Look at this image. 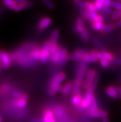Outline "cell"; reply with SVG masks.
Here are the masks:
<instances>
[{
	"label": "cell",
	"mask_w": 121,
	"mask_h": 122,
	"mask_svg": "<svg viewBox=\"0 0 121 122\" xmlns=\"http://www.w3.org/2000/svg\"><path fill=\"white\" fill-rule=\"evenodd\" d=\"M102 11L104 12V14H107V15H112L113 13V9L111 7H108V6H103Z\"/></svg>",
	"instance_id": "cell-34"
},
{
	"label": "cell",
	"mask_w": 121,
	"mask_h": 122,
	"mask_svg": "<svg viewBox=\"0 0 121 122\" xmlns=\"http://www.w3.org/2000/svg\"><path fill=\"white\" fill-rule=\"evenodd\" d=\"M95 95L94 92H92L90 90H87L85 94L83 95V100L82 101L80 105L77 108L80 111H85L87 110L89 108L91 101L93 97V96Z\"/></svg>",
	"instance_id": "cell-4"
},
{
	"label": "cell",
	"mask_w": 121,
	"mask_h": 122,
	"mask_svg": "<svg viewBox=\"0 0 121 122\" xmlns=\"http://www.w3.org/2000/svg\"><path fill=\"white\" fill-rule=\"evenodd\" d=\"M83 56L78 55L76 53H73L72 54H70L69 55V59L70 61H73L79 62L82 61Z\"/></svg>",
	"instance_id": "cell-26"
},
{
	"label": "cell",
	"mask_w": 121,
	"mask_h": 122,
	"mask_svg": "<svg viewBox=\"0 0 121 122\" xmlns=\"http://www.w3.org/2000/svg\"><path fill=\"white\" fill-rule=\"evenodd\" d=\"M79 36H80V38L83 42H87L89 40V38H90V35H89V32L87 29L85 28L84 30L79 34Z\"/></svg>",
	"instance_id": "cell-23"
},
{
	"label": "cell",
	"mask_w": 121,
	"mask_h": 122,
	"mask_svg": "<svg viewBox=\"0 0 121 122\" xmlns=\"http://www.w3.org/2000/svg\"><path fill=\"white\" fill-rule=\"evenodd\" d=\"M118 98H119V99H121V94H119Z\"/></svg>",
	"instance_id": "cell-55"
},
{
	"label": "cell",
	"mask_w": 121,
	"mask_h": 122,
	"mask_svg": "<svg viewBox=\"0 0 121 122\" xmlns=\"http://www.w3.org/2000/svg\"><path fill=\"white\" fill-rule=\"evenodd\" d=\"M114 87L115 89V90L116 91V92L118 93V94H121V87H118V86H114Z\"/></svg>",
	"instance_id": "cell-51"
},
{
	"label": "cell",
	"mask_w": 121,
	"mask_h": 122,
	"mask_svg": "<svg viewBox=\"0 0 121 122\" xmlns=\"http://www.w3.org/2000/svg\"><path fill=\"white\" fill-rule=\"evenodd\" d=\"M86 113L89 117L93 118H104L108 116V112L107 111L103 110H97L95 112H86Z\"/></svg>",
	"instance_id": "cell-8"
},
{
	"label": "cell",
	"mask_w": 121,
	"mask_h": 122,
	"mask_svg": "<svg viewBox=\"0 0 121 122\" xmlns=\"http://www.w3.org/2000/svg\"><path fill=\"white\" fill-rule=\"evenodd\" d=\"M72 81H68V82H66L64 85V86H63V94H64L66 96H68V95L71 94V92H72Z\"/></svg>",
	"instance_id": "cell-21"
},
{
	"label": "cell",
	"mask_w": 121,
	"mask_h": 122,
	"mask_svg": "<svg viewBox=\"0 0 121 122\" xmlns=\"http://www.w3.org/2000/svg\"><path fill=\"white\" fill-rule=\"evenodd\" d=\"M69 52H68V50L62 47L56 53L51 55L49 62L53 65H56L58 62L62 60L63 59L69 56Z\"/></svg>",
	"instance_id": "cell-3"
},
{
	"label": "cell",
	"mask_w": 121,
	"mask_h": 122,
	"mask_svg": "<svg viewBox=\"0 0 121 122\" xmlns=\"http://www.w3.org/2000/svg\"><path fill=\"white\" fill-rule=\"evenodd\" d=\"M105 93H106V96L111 99H115L118 98V93L115 90V89L114 87V86L107 87L105 89Z\"/></svg>",
	"instance_id": "cell-15"
},
{
	"label": "cell",
	"mask_w": 121,
	"mask_h": 122,
	"mask_svg": "<svg viewBox=\"0 0 121 122\" xmlns=\"http://www.w3.org/2000/svg\"><path fill=\"white\" fill-rule=\"evenodd\" d=\"M3 70H4V69H3V63H2L1 61V60H0V73L1 72H2V71Z\"/></svg>",
	"instance_id": "cell-52"
},
{
	"label": "cell",
	"mask_w": 121,
	"mask_h": 122,
	"mask_svg": "<svg viewBox=\"0 0 121 122\" xmlns=\"http://www.w3.org/2000/svg\"><path fill=\"white\" fill-rule=\"evenodd\" d=\"M120 20H121V18H120Z\"/></svg>",
	"instance_id": "cell-59"
},
{
	"label": "cell",
	"mask_w": 121,
	"mask_h": 122,
	"mask_svg": "<svg viewBox=\"0 0 121 122\" xmlns=\"http://www.w3.org/2000/svg\"><path fill=\"white\" fill-rule=\"evenodd\" d=\"M1 50H0V52H1Z\"/></svg>",
	"instance_id": "cell-60"
},
{
	"label": "cell",
	"mask_w": 121,
	"mask_h": 122,
	"mask_svg": "<svg viewBox=\"0 0 121 122\" xmlns=\"http://www.w3.org/2000/svg\"><path fill=\"white\" fill-rule=\"evenodd\" d=\"M23 9H25L24 5H17L15 8L14 9V11H15V12H20V11H22Z\"/></svg>",
	"instance_id": "cell-44"
},
{
	"label": "cell",
	"mask_w": 121,
	"mask_h": 122,
	"mask_svg": "<svg viewBox=\"0 0 121 122\" xmlns=\"http://www.w3.org/2000/svg\"><path fill=\"white\" fill-rule=\"evenodd\" d=\"M101 122H109V119L107 118V117H106V118H103V119H102Z\"/></svg>",
	"instance_id": "cell-53"
},
{
	"label": "cell",
	"mask_w": 121,
	"mask_h": 122,
	"mask_svg": "<svg viewBox=\"0 0 121 122\" xmlns=\"http://www.w3.org/2000/svg\"><path fill=\"white\" fill-rule=\"evenodd\" d=\"M92 42H93L94 45L97 46V48H100V49H103V45L101 42V41L98 39L96 38V37H93L92 39Z\"/></svg>",
	"instance_id": "cell-32"
},
{
	"label": "cell",
	"mask_w": 121,
	"mask_h": 122,
	"mask_svg": "<svg viewBox=\"0 0 121 122\" xmlns=\"http://www.w3.org/2000/svg\"><path fill=\"white\" fill-rule=\"evenodd\" d=\"M24 8H25V9H29V8H32V7L33 6V5H34V4H33L32 1H27L25 3V4H24Z\"/></svg>",
	"instance_id": "cell-46"
},
{
	"label": "cell",
	"mask_w": 121,
	"mask_h": 122,
	"mask_svg": "<svg viewBox=\"0 0 121 122\" xmlns=\"http://www.w3.org/2000/svg\"><path fill=\"white\" fill-rule=\"evenodd\" d=\"M94 4H95V8H96L97 12H100V11H102L103 7V0H97V1H95Z\"/></svg>",
	"instance_id": "cell-31"
},
{
	"label": "cell",
	"mask_w": 121,
	"mask_h": 122,
	"mask_svg": "<svg viewBox=\"0 0 121 122\" xmlns=\"http://www.w3.org/2000/svg\"><path fill=\"white\" fill-rule=\"evenodd\" d=\"M95 1H97V0H95Z\"/></svg>",
	"instance_id": "cell-62"
},
{
	"label": "cell",
	"mask_w": 121,
	"mask_h": 122,
	"mask_svg": "<svg viewBox=\"0 0 121 122\" xmlns=\"http://www.w3.org/2000/svg\"><path fill=\"white\" fill-rule=\"evenodd\" d=\"M89 53L98 60H106L111 62H114L116 60V56L112 53L106 51H98L95 50H92Z\"/></svg>",
	"instance_id": "cell-2"
},
{
	"label": "cell",
	"mask_w": 121,
	"mask_h": 122,
	"mask_svg": "<svg viewBox=\"0 0 121 122\" xmlns=\"http://www.w3.org/2000/svg\"><path fill=\"white\" fill-rule=\"evenodd\" d=\"M52 23V19L50 17H43L39 21L37 28L39 30H44L49 27Z\"/></svg>",
	"instance_id": "cell-10"
},
{
	"label": "cell",
	"mask_w": 121,
	"mask_h": 122,
	"mask_svg": "<svg viewBox=\"0 0 121 122\" xmlns=\"http://www.w3.org/2000/svg\"><path fill=\"white\" fill-rule=\"evenodd\" d=\"M98 110H99V108H98V103H97V98H96L95 95H94L92 99V101H91L90 104L88 109L87 111L95 112Z\"/></svg>",
	"instance_id": "cell-19"
},
{
	"label": "cell",
	"mask_w": 121,
	"mask_h": 122,
	"mask_svg": "<svg viewBox=\"0 0 121 122\" xmlns=\"http://www.w3.org/2000/svg\"><path fill=\"white\" fill-rule=\"evenodd\" d=\"M98 72L97 70L94 69H89L88 71H87V75H86L85 79L84 82L82 86V87L84 89L88 90L90 87L92 82L93 81L95 77L98 74Z\"/></svg>",
	"instance_id": "cell-5"
},
{
	"label": "cell",
	"mask_w": 121,
	"mask_h": 122,
	"mask_svg": "<svg viewBox=\"0 0 121 122\" xmlns=\"http://www.w3.org/2000/svg\"><path fill=\"white\" fill-rule=\"evenodd\" d=\"M41 1L43 2L44 5H46L49 9H53L54 8V3H53L51 0H41Z\"/></svg>",
	"instance_id": "cell-36"
},
{
	"label": "cell",
	"mask_w": 121,
	"mask_h": 122,
	"mask_svg": "<svg viewBox=\"0 0 121 122\" xmlns=\"http://www.w3.org/2000/svg\"><path fill=\"white\" fill-rule=\"evenodd\" d=\"M41 56H40V63L42 65H45L50 61V52L48 50H43L41 48Z\"/></svg>",
	"instance_id": "cell-13"
},
{
	"label": "cell",
	"mask_w": 121,
	"mask_h": 122,
	"mask_svg": "<svg viewBox=\"0 0 121 122\" xmlns=\"http://www.w3.org/2000/svg\"><path fill=\"white\" fill-rule=\"evenodd\" d=\"M119 1H121V0H119Z\"/></svg>",
	"instance_id": "cell-61"
},
{
	"label": "cell",
	"mask_w": 121,
	"mask_h": 122,
	"mask_svg": "<svg viewBox=\"0 0 121 122\" xmlns=\"http://www.w3.org/2000/svg\"><path fill=\"white\" fill-rule=\"evenodd\" d=\"M77 25H79V26H85V24H84V20H83L81 17H78V18L76 19V24Z\"/></svg>",
	"instance_id": "cell-42"
},
{
	"label": "cell",
	"mask_w": 121,
	"mask_h": 122,
	"mask_svg": "<svg viewBox=\"0 0 121 122\" xmlns=\"http://www.w3.org/2000/svg\"><path fill=\"white\" fill-rule=\"evenodd\" d=\"M41 47L33 50L29 52V55L32 60L37 62L40 61V56H41Z\"/></svg>",
	"instance_id": "cell-14"
},
{
	"label": "cell",
	"mask_w": 121,
	"mask_h": 122,
	"mask_svg": "<svg viewBox=\"0 0 121 122\" xmlns=\"http://www.w3.org/2000/svg\"><path fill=\"white\" fill-rule=\"evenodd\" d=\"M3 2L5 6H7L9 9L11 10H14L17 5L15 3V0H3Z\"/></svg>",
	"instance_id": "cell-25"
},
{
	"label": "cell",
	"mask_w": 121,
	"mask_h": 122,
	"mask_svg": "<svg viewBox=\"0 0 121 122\" xmlns=\"http://www.w3.org/2000/svg\"><path fill=\"white\" fill-rule=\"evenodd\" d=\"M0 60L3 63L4 70H8L12 64L11 57L9 53L5 50H1L0 52Z\"/></svg>",
	"instance_id": "cell-7"
},
{
	"label": "cell",
	"mask_w": 121,
	"mask_h": 122,
	"mask_svg": "<svg viewBox=\"0 0 121 122\" xmlns=\"http://www.w3.org/2000/svg\"><path fill=\"white\" fill-rule=\"evenodd\" d=\"M60 36V31L58 29H54L53 31L50 36L49 42L51 44H56L58 43L59 37Z\"/></svg>",
	"instance_id": "cell-18"
},
{
	"label": "cell",
	"mask_w": 121,
	"mask_h": 122,
	"mask_svg": "<svg viewBox=\"0 0 121 122\" xmlns=\"http://www.w3.org/2000/svg\"><path fill=\"white\" fill-rule=\"evenodd\" d=\"M88 64L82 61L77 62L75 69V78L74 79L76 83L80 87H82L86 75L88 71Z\"/></svg>",
	"instance_id": "cell-1"
},
{
	"label": "cell",
	"mask_w": 121,
	"mask_h": 122,
	"mask_svg": "<svg viewBox=\"0 0 121 122\" xmlns=\"http://www.w3.org/2000/svg\"><path fill=\"white\" fill-rule=\"evenodd\" d=\"M100 79V74H99V73H98L97 76H96V77H95V79H94L93 82H92L90 87L89 89L88 90H90V91H91L92 92L95 91V89H97V86H98V82H99Z\"/></svg>",
	"instance_id": "cell-24"
},
{
	"label": "cell",
	"mask_w": 121,
	"mask_h": 122,
	"mask_svg": "<svg viewBox=\"0 0 121 122\" xmlns=\"http://www.w3.org/2000/svg\"><path fill=\"white\" fill-rule=\"evenodd\" d=\"M48 87L53 89L56 92L63 93V86L61 84H48Z\"/></svg>",
	"instance_id": "cell-29"
},
{
	"label": "cell",
	"mask_w": 121,
	"mask_h": 122,
	"mask_svg": "<svg viewBox=\"0 0 121 122\" xmlns=\"http://www.w3.org/2000/svg\"><path fill=\"white\" fill-rule=\"evenodd\" d=\"M114 26L116 29H119L121 28V20H119L117 21L115 24H114Z\"/></svg>",
	"instance_id": "cell-50"
},
{
	"label": "cell",
	"mask_w": 121,
	"mask_h": 122,
	"mask_svg": "<svg viewBox=\"0 0 121 122\" xmlns=\"http://www.w3.org/2000/svg\"><path fill=\"white\" fill-rule=\"evenodd\" d=\"M53 122H58V121H57L56 120H55L53 121Z\"/></svg>",
	"instance_id": "cell-57"
},
{
	"label": "cell",
	"mask_w": 121,
	"mask_h": 122,
	"mask_svg": "<svg viewBox=\"0 0 121 122\" xmlns=\"http://www.w3.org/2000/svg\"><path fill=\"white\" fill-rule=\"evenodd\" d=\"M15 1L17 5H24L27 1V0H15Z\"/></svg>",
	"instance_id": "cell-49"
},
{
	"label": "cell",
	"mask_w": 121,
	"mask_h": 122,
	"mask_svg": "<svg viewBox=\"0 0 121 122\" xmlns=\"http://www.w3.org/2000/svg\"><path fill=\"white\" fill-rule=\"evenodd\" d=\"M11 94L12 97L15 99H24V100H26L28 101L29 99V95L25 93H22L18 91L17 90H14L11 92Z\"/></svg>",
	"instance_id": "cell-16"
},
{
	"label": "cell",
	"mask_w": 121,
	"mask_h": 122,
	"mask_svg": "<svg viewBox=\"0 0 121 122\" xmlns=\"http://www.w3.org/2000/svg\"><path fill=\"white\" fill-rule=\"evenodd\" d=\"M80 11V16H81V18L83 20H88L89 19V17H88V15L87 12H86L85 9H80L79 10Z\"/></svg>",
	"instance_id": "cell-33"
},
{
	"label": "cell",
	"mask_w": 121,
	"mask_h": 122,
	"mask_svg": "<svg viewBox=\"0 0 121 122\" xmlns=\"http://www.w3.org/2000/svg\"><path fill=\"white\" fill-rule=\"evenodd\" d=\"M20 48L24 50L25 51L29 52V51H32L33 50H35L36 48H40V46H39L38 44L35 43H34V42H25L23 43L22 44L19 46Z\"/></svg>",
	"instance_id": "cell-12"
},
{
	"label": "cell",
	"mask_w": 121,
	"mask_h": 122,
	"mask_svg": "<svg viewBox=\"0 0 121 122\" xmlns=\"http://www.w3.org/2000/svg\"><path fill=\"white\" fill-rule=\"evenodd\" d=\"M28 102L24 99H13L11 102V107L14 109H23L27 105Z\"/></svg>",
	"instance_id": "cell-9"
},
{
	"label": "cell",
	"mask_w": 121,
	"mask_h": 122,
	"mask_svg": "<svg viewBox=\"0 0 121 122\" xmlns=\"http://www.w3.org/2000/svg\"><path fill=\"white\" fill-rule=\"evenodd\" d=\"M30 122H44L43 118H32Z\"/></svg>",
	"instance_id": "cell-47"
},
{
	"label": "cell",
	"mask_w": 121,
	"mask_h": 122,
	"mask_svg": "<svg viewBox=\"0 0 121 122\" xmlns=\"http://www.w3.org/2000/svg\"><path fill=\"white\" fill-rule=\"evenodd\" d=\"M103 6H108V7H111L112 8L113 2L111 0H103Z\"/></svg>",
	"instance_id": "cell-43"
},
{
	"label": "cell",
	"mask_w": 121,
	"mask_h": 122,
	"mask_svg": "<svg viewBox=\"0 0 121 122\" xmlns=\"http://www.w3.org/2000/svg\"><path fill=\"white\" fill-rule=\"evenodd\" d=\"M46 92H47L48 95L49 96H54L56 94V92L54 91L53 89H52L51 88L49 87H47V89H46Z\"/></svg>",
	"instance_id": "cell-41"
},
{
	"label": "cell",
	"mask_w": 121,
	"mask_h": 122,
	"mask_svg": "<svg viewBox=\"0 0 121 122\" xmlns=\"http://www.w3.org/2000/svg\"><path fill=\"white\" fill-rule=\"evenodd\" d=\"M115 29L116 27L114 26V24H109L105 25V26L103 28V30L101 31V32L103 34H109V33L113 32L115 30Z\"/></svg>",
	"instance_id": "cell-27"
},
{
	"label": "cell",
	"mask_w": 121,
	"mask_h": 122,
	"mask_svg": "<svg viewBox=\"0 0 121 122\" xmlns=\"http://www.w3.org/2000/svg\"><path fill=\"white\" fill-rule=\"evenodd\" d=\"M43 119L44 122H53L56 120L53 111L50 109L44 110L43 113Z\"/></svg>",
	"instance_id": "cell-11"
},
{
	"label": "cell",
	"mask_w": 121,
	"mask_h": 122,
	"mask_svg": "<svg viewBox=\"0 0 121 122\" xmlns=\"http://www.w3.org/2000/svg\"><path fill=\"white\" fill-rule=\"evenodd\" d=\"M58 122H66V120H63V119H59L58 121Z\"/></svg>",
	"instance_id": "cell-54"
},
{
	"label": "cell",
	"mask_w": 121,
	"mask_h": 122,
	"mask_svg": "<svg viewBox=\"0 0 121 122\" xmlns=\"http://www.w3.org/2000/svg\"><path fill=\"white\" fill-rule=\"evenodd\" d=\"M95 22H103V23L104 22V17L101 15H98Z\"/></svg>",
	"instance_id": "cell-48"
},
{
	"label": "cell",
	"mask_w": 121,
	"mask_h": 122,
	"mask_svg": "<svg viewBox=\"0 0 121 122\" xmlns=\"http://www.w3.org/2000/svg\"><path fill=\"white\" fill-rule=\"evenodd\" d=\"M111 63H112V62L109 61L108 60H100V65H101V66L103 67V68H109Z\"/></svg>",
	"instance_id": "cell-35"
},
{
	"label": "cell",
	"mask_w": 121,
	"mask_h": 122,
	"mask_svg": "<svg viewBox=\"0 0 121 122\" xmlns=\"http://www.w3.org/2000/svg\"><path fill=\"white\" fill-rule=\"evenodd\" d=\"M75 1H80V0H74Z\"/></svg>",
	"instance_id": "cell-58"
},
{
	"label": "cell",
	"mask_w": 121,
	"mask_h": 122,
	"mask_svg": "<svg viewBox=\"0 0 121 122\" xmlns=\"http://www.w3.org/2000/svg\"><path fill=\"white\" fill-rule=\"evenodd\" d=\"M66 74L64 72H59L54 74L49 79L48 84H61L66 79Z\"/></svg>",
	"instance_id": "cell-6"
},
{
	"label": "cell",
	"mask_w": 121,
	"mask_h": 122,
	"mask_svg": "<svg viewBox=\"0 0 121 122\" xmlns=\"http://www.w3.org/2000/svg\"><path fill=\"white\" fill-rule=\"evenodd\" d=\"M10 86L9 84H5V85H3V86L1 87V91L2 92L5 93L6 92L9 91V90H10Z\"/></svg>",
	"instance_id": "cell-45"
},
{
	"label": "cell",
	"mask_w": 121,
	"mask_h": 122,
	"mask_svg": "<svg viewBox=\"0 0 121 122\" xmlns=\"http://www.w3.org/2000/svg\"><path fill=\"white\" fill-rule=\"evenodd\" d=\"M112 8H114L116 10H119V11H121V3L119 1H115L113 2L112 4Z\"/></svg>",
	"instance_id": "cell-40"
},
{
	"label": "cell",
	"mask_w": 121,
	"mask_h": 122,
	"mask_svg": "<svg viewBox=\"0 0 121 122\" xmlns=\"http://www.w3.org/2000/svg\"><path fill=\"white\" fill-rule=\"evenodd\" d=\"M83 96L82 94H78L76 95V96H74L72 97V99H71V102L72 104L75 106V107H78L79 105L81 104L82 101L83 100Z\"/></svg>",
	"instance_id": "cell-20"
},
{
	"label": "cell",
	"mask_w": 121,
	"mask_h": 122,
	"mask_svg": "<svg viewBox=\"0 0 121 122\" xmlns=\"http://www.w3.org/2000/svg\"><path fill=\"white\" fill-rule=\"evenodd\" d=\"M51 47V43L49 42V40L48 41H46L45 42L43 43L42 46H41V48L43 50H48L49 51V49Z\"/></svg>",
	"instance_id": "cell-37"
},
{
	"label": "cell",
	"mask_w": 121,
	"mask_h": 122,
	"mask_svg": "<svg viewBox=\"0 0 121 122\" xmlns=\"http://www.w3.org/2000/svg\"><path fill=\"white\" fill-rule=\"evenodd\" d=\"M72 94L74 96L76 95L82 94V90L80 86H78L75 81L72 82Z\"/></svg>",
	"instance_id": "cell-22"
},
{
	"label": "cell",
	"mask_w": 121,
	"mask_h": 122,
	"mask_svg": "<svg viewBox=\"0 0 121 122\" xmlns=\"http://www.w3.org/2000/svg\"><path fill=\"white\" fill-rule=\"evenodd\" d=\"M75 4L78 8H80V9H85V1H83L80 0V1H75Z\"/></svg>",
	"instance_id": "cell-39"
},
{
	"label": "cell",
	"mask_w": 121,
	"mask_h": 122,
	"mask_svg": "<svg viewBox=\"0 0 121 122\" xmlns=\"http://www.w3.org/2000/svg\"><path fill=\"white\" fill-rule=\"evenodd\" d=\"M104 26H105V25L103 22H94L92 24V28L95 31H102Z\"/></svg>",
	"instance_id": "cell-28"
},
{
	"label": "cell",
	"mask_w": 121,
	"mask_h": 122,
	"mask_svg": "<svg viewBox=\"0 0 121 122\" xmlns=\"http://www.w3.org/2000/svg\"><path fill=\"white\" fill-rule=\"evenodd\" d=\"M2 122V118H1V117H0V122Z\"/></svg>",
	"instance_id": "cell-56"
},
{
	"label": "cell",
	"mask_w": 121,
	"mask_h": 122,
	"mask_svg": "<svg viewBox=\"0 0 121 122\" xmlns=\"http://www.w3.org/2000/svg\"><path fill=\"white\" fill-rule=\"evenodd\" d=\"M74 52L76 53H77V54L78 55H80L82 56L85 55L87 54L88 53H89L88 51H87L86 50L83 49V48H78V49L76 50Z\"/></svg>",
	"instance_id": "cell-38"
},
{
	"label": "cell",
	"mask_w": 121,
	"mask_h": 122,
	"mask_svg": "<svg viewBox=\"0 0 121 122\" xmlns=\"http://www.w3.org/2000/svg\"><path fill=\"white\" fill-rule=\"evenodd\" d=\"M98 59L95 57L94 56L91 55L90 53H88L87 54L83 56L82 61L87 63H95L98 61Z\"/></svg>",
	"instance_id": "cell-17"
},
{
	"label": "cell",
	"mask_w": 121,
	"mask_h": 122,
	"mask_svg": "<svg viewBox=\"0 0 121 122\" xmlns=\"http://www.w3.org/2000/svg\"><path fill=\"white\" fill-rule=\"evenodd\" d=\"M121 11H119V10H115L114 11L113 13L111 15V20H114V21H116L119 19L121 18Z\"/></svg>",
	"instance_id": "cell-30"
}]
</instances>
